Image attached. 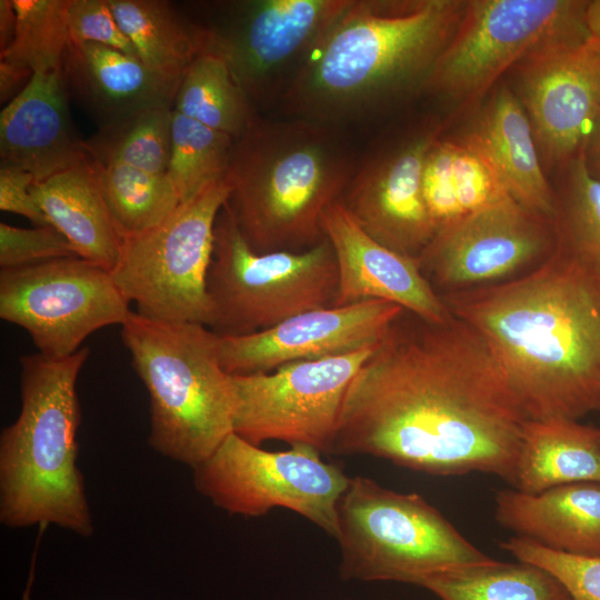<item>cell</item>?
Segmentation results:
<instances>
[{
  "mask_svg": "<svg viewBox=\"0 0 600 600\" xmlns=\"http://www.w3.org/2000/svg\"><path fill=\"white\" fill-rule=\"evenodd\" d=\"M16 31L0 61L34 73L61 70L70 44L67 22L69 0H13Z\"/></svg>",
  "mask_w": 600,
  "mask_h": 600,
  "instance_id": "d6a6232c",
  "label": "cell"
},
{
  "mask_svg": "<svg viewBox=\"0 0 600 600\" xmlns=\"http://www.w3.org/2000/svg\"><path fill=\"white\" fill-rule=\"evenodd\" d=\"M61 71L69 96L100 127L146 109L173 108L181 82L151 70L138 58L93 42L70 43Z\"/></svg>",
  "mask_w": 600,
  "mask_h": 600,
  "instance_id": "44dd1931",
  "label": "cell"
},
{
  "mask_svg": "<svg viewBox=\"0 0 600 600\" xmlns=\"http://www.w3.org/2000/svg\"><path fill=\"white\" fill-rule=\"evenodd\" d=\"M339 574L344 581L419 586L438 573L482 564L487 556L418 493L356 476L338 503Z\"/></svg>",
  "mask_w": 600,
  "mask_h": 600,
  "instance_id": "52a82bcc",
  "label": "cell"
},
{
  "mask_svg": "<svg viewBox=\"0 0 600 600\" xmlns=\"http://www.w3.org/2000/svg\"><path fill=\"white\" fill-rule=\"evenodd\" d=\"M452 173L464 216L511 198L486 153L466 136L452 139Z\"/></svg>",
  "mask_w": 600,
  "mask_h": 600,
  "instance_id": "e575fe53",
  "label": "cell"
},
{
  "mask_svg": "<svg viewBox=\"0 0 600 600\" xmlns=\"http://www.w3.org/2000/svg\"><path fill=\"white\" fill-rule=\"evenodd\" d=\"M48 219L76 254L108 270L117 264L123 238L106 204L87 160L31 187Z\"/></svg>",
  "mask_w": 600,
  "mask_h": 600,
  "instance_id": "cb8c5ba5",
  "label": "cell"
},
{
  "mask_svg": "<svg viewBox=\"0 0 600 600\" xmlns=\"http://www.w3.org/2000/svg\"><path fill=\"white\" fill-rule=\"evenodd\" d=\"M349 0L219 3L193 22L200 50L220 56L256 110L279 102L306 57Z\"/></svg>",
  "mask_w": 600,
  "mask_h": 600,
  "instance_id": "7c38bea8",
  "label": "cell"
},
{
  "mask_svg": "<svg viewBox=\"0 0 600 600\" xmlns=\"http://www.w3.org/2000/svg\"><path fill=\"white\" fill-rule=\"evenodd\" d=\"M132 310L110 270L80 257L1 269L0 318L23 328L38 352L66 358Z\"/></svg>",
  "mask_w": 600,
  "mask_h": 600,
  "instance_id": "4fadbf2b",
  "label": "cell"
},
{
  "mask_svg": "<svg viewBox=\"0 0 600 600\" xmlns=\"http://www.w3.org/2000/svg\"><path fill=\"white\" fill-rule=\"evenodd\" d=\"M173 110L234 139L259 116L226 61L207 50H200L186 70Z\"/></svg>",
  "mask_w": 600,
  "mask_h": 600,
  "instance_id": "4316f807",
  "label": "cell"
},
{
  "mask_svg": "<svg viewBox=\"0 0 600 600\" xmlns=\"http://www.w3.org/2000/svg\"><path fill=\"white\" fill-rule=\"evenodd\" d=\"M173 112L172 107H156L100 127L83 142L88 158L166 174L171 156Z\"/></svg>",
  "mask_w": 600,
  "mask_h": 600,
  "instance_id": "f546056e",
  "label": "cell"
},
{
  "mask_svg": "<svg viewBox=\"0 0 600 600\" xmlns=\"http://www.w3.org/2000/svg\"><path fill=\"white\" fill-rule=\"evenodd\" d=\"M87 163L123 239L158 226L180 204L167 173L153 174L89 158Z\"/></svg>",
  "mask_w": 600,
  "mask_h": 600,
  "instance_id": "f1b7e54d",
  "label": "cell"
},
{
  "mask_svg": "<svg viewBox=\"0 0 600 600\" xmlns=\"http://www.w3.org/2000/svg\"><path fill=\"white\" fill-rule=\"evenodd\" d=\"M89 354L82 347L66 358L37 352L20 359V412L0 436V521L7 527L93 533L77 466V380Z\"/></svg>",
  "mask_w": 600,
  "mask_h": 600,
  "instance_id": "5b68a950",
  "label": "cell"
},
{
  "mask_svg": "<svg viewBox=\"0 0 600 600\" xmlns=\"http://www.w3.org/2000/svg\"><path fill=\"white\" fill-rule=\"evenodd\" d=\"M580 158L588 174L600 183V114L587 137Z\"/></svg>",
  "mask_w": 600,
  "mask_h": 600,
  "instance_id": "60d3db41",
  "label": "cell"
},
{
  "mask_svg": "<svg viewBox=\"0 0 600 600\" xmlns=\"http://www.w3.org/2000/svg\"><path fill=\"white\" fill-rule=\"evenodd\" d=\"M121 339L149 393V444L194 468L233 432L232 376L221 364L220 336L203 324L132 311Z\"/></svg>",
  "mask_w": 600,
  "mask_h": 600,
  "instance_id": "8992f818",
  "label": "cell"
},
{
  "mask_svg": "<svg viewBox=\"0 0 600 600\" xmlns=\"http://www.w3.org/2000/svg\"><path fill=\"white\" fill-rule=\"evenodd\" d=\"M33 73L18 64L0 61V100L6 104L29 83Z\"/></svg>",
  "mask_w": 600,
  "mask_h": 600,
  "instance_id": "ab89813d",
  "label": "cell"
},
{
  "mask_svg": "<svg viewBox=\"0 0 600 600\" xmlns=\"http://www.w3.org/2000/svg\"><path fill=\"white\" fill-rule=\"evenodd\" d=\"M33 183L30 173L0 164V209L26 217L36 226H48V219L31 192Z\"/></svg>",
  "mask_w": 600,
  "mask_h": 600,
  "instance_id": "f35d334b",
  "label": "cell"
},
{
  "mask_svg": "<svg viewBox=\"0 0 600 600\" xmlns=\"http://www.w3.org/2000/svg\"><path fill=\"white\" fill-rule=\"evenodd\" d=\"M17 16L13 0H0V52L11 43L16 31Z\"/></svg>",
  "mask_w": 600,
  "mask_h": 600,
  "instance_id": "b9f144b4",
  "label": "cell"
},
{
  "mask_svg": "<svg viewBox=\"0 0 600 600\" xmlns=\"http://www.w3.org/2000/svg\"><path fill=\"white\" fill-rule=\"evenodd\" d=\"M234 138L173 112L171 156L167 176L180 202L226 179Z\"/></svg>",
  "mask_w": 600,
  "mask_h": 600,
  "instance_id": "1f68e13d",
  "label": "cell"
},
{
  "mask_svg": "<svg viewBox=\"0 0 600 600\" xmlns=\"http://www.w3.org/2000/svg\"><path fill=\"white\" fill-rule=\"evenodd\" d=\"M376 346L232 376L233 432L258 447L279 440L330 453L346 392Z\"/></svg>",
  "mask_w": 600,
  "mask_h": 600,
  "instance_id": "5bb4252c",
  "label": "cell"
},
{
  "mask_svg": "<svg viewBox=\"0 0 600 600\" xmlns=\"http://www.w3.org/2000/svg\"><path fill=\"white\" fill-rule=\"evenodd\" d=\"M442 130V124L424 122L372 143L359 156L340 199L370 237L411 258L419 259L437 234L422 177L427 154Z\"/></svg>",
  "mask_w": 600,
  "mask_h": 600,
  "instance_id": "9a60e30c",
  "label": "cell"
},
{
  "mask_svg": "<svg viewBox=\"0 0 600 600\" xmlns=\"http://www.w3.org/2000/svg\"><path fill=\"white\" fill-rule=\"evenodd\" d=\"M522 412L483 339L452 316L403 310L353 377L330 453L514 486Z\"/></svg>",
  "mask_w": 600,
  "mask_h": 600,
  "instance_id": "6da1fadb",
  "label": "cell"
},
{
  "mask_svg": "<svg viewBox=\"0 0 600 600\" xmlns=\"http://www.w3.org/2000/svg\"><path fill=\"white\" fill-rule=\"evenodd\" d=\"M557 243L600 277V183L577 158L556 172Z\"/></svg>",
  "mask_w": 600,
  "mask_h": 600,
  "instance_id": "4dcf8cb0",
  "label": "cell"
},
{
  "mask_svg": "<svg viewBox=\"0 0 600 600\" xmlns=\"http://www.w3.org/2000/svg\"><path fill=\"white\" fill-rule=\"evenodd\" d=\"M584 21L590 38L600 42V0H588Z\"/></svg>",
  "mask_w": 600,
  "mask_h": 600,
  "instance_id": "7bdbcfd3",
  "label": "cell"
},
{
  "mask_svg": "<svg viewBox=\"0 0 600 600\" xmlns=\"http://www.w3.org/2000/svg\"><path fill=\"white\" fill-rule=\"evenodd\" d=\"M67 22L70 43L93 42L138 58L108 0H69Z\"/></svg>",
  "mask_w": 600,
  "mask_h": 600,
  "instance_id": "74e56055",
  "label": "cell"
},
{
  "mask_svg": "<svg viewBox=\"0 0 600 600\" xmlns=\"http://www.w3.org/2000/svg\"><path fill=\"white\" fill-rule=\"evenodd\" d=\"M32 581H33V569H32L31 576L29 577V581H28L27 588H26V590L23 592L22 600H30V591H31Z\"/></svg>",
  "mask_w": 600,
  "mask_h": 600,
  "instance_id": "ee69618b",
  "label": "cell"
},
{
  "mask_svg": "<svg viewBox=\"0 0 600 600\" xmlns=\"http://www.w3.org/2000/svg\"><path fill=\"white\" fill-rule=\"evenodd\" d=\"M338 267L324 238L301 252H256L226 203L214 228L207 291L219 336L263 331L300 313L333 307Z\"/></svg>",
  "mask_w": 600,
  "mask_h": 600,
  "instance_id": "ba28073f",
  "label": "cell"
},
{
  "mask_svg": "<svg viewBox=\"0 0 600 600\" xmlns=\"http://www.w3.org/2000/svg\"><path fill=\"white\" fill-rule=\"evenodd\" d=\"M359 156L344 128L301 118H256L234 140L227 201L258 253L301 252L326 237L322 216L342 198Z\"/></svg>",
  "mask_w": 600,
  "mask_h": 600,
  "instance_id": "277c9868",
  "label": "cell"
},
{
  "mask_svg": "<svg viewBox=\"0 0 600 600\" xmlns=\"http://www.w3.org/2000/svg\"><path fill=\"white\" fill-rule=\"evenodd\" d=\"M500 547L518 561L536 564L550 572L572 600H600V558L553 551L516 536L501 541Z\"/></svg>",
  "mask_w": 600,
  "mask_h": 600,
  "instance_id": "836d02e7",
  "label": "cell"
},
{
  "mask_svg": "<svg viewBox=\"0 0 600 600\" xmlns=\"http://www.w3.org/2000/svg\"><path fill=\"white\" fill-rule=\"evenodd\" d=\"M404 309L384 300L328 307L247 336H220L230 376L268 373L284 364L351 353L376 346Z\"/></svg>",
  "mask_w": 600,
  "mask_h": 600,
  "instance_id": "ac0fdd59",
  "label": "cell"
},
{
  "mask_svg": "<svg viewBox=\"0 0 600 600\" xmlns=\"http://www.w3.org/2000/svg\"><path fill=\"white\" fill-rule=\"evenodd\" d=\"M588 0H467L461 21L437 59L424 91L458 111L480 102L502 74L549 47L590 39Z\"/></svg>",
  "mask_w": 600,
  "mask_h": 600,
  "instance_id": "9c48e42d",
  "label": "cell"
},
{
  "mask_svg": "<svg viewBox=\"0 0 600 600\" xmlns=\"http://www.w3.org/2000/svg\"><path fill=\"white\" fill-rule=\"evenodd\" d=\"M453 142L441 136L431 146L424 162L422 187L437 233L464 217L456 192Z\"/></svg>",
  "mask_w": 600,
  "mask_h": 600,
  "instance_id": "8d00e7d4",
  "label": "cell"
},
{
  "mask_svg": "<svg viewBox=\"0 0 600 600\" xmlns=\"http://www.w3.org/2000/svg\"><path fill=\"white\" fill-rule=\"evenodd\" d=\"M464 0H349L279 100L282 112L339 127L423 90Z\"/></svg>",
  "mask_w": 600,
  "mask_h": 600,
  "instance_id": "3957f363",
  "label": "cell"
},
{
  "mask_svg": "<svg viewBox=\"0 0 600 600\" xmlns=\"http://www.w3.org/2000/svg\"><path fill=\"white\" fill-rule=\"evenodd\" d=\"M466 137L486 153L512 199L554 222V189L528 116L510 86L492 90Z\"/></svg>",
  "mask_w": 600,
  "mask_h": 600,
  "instance_id": "603a6c76",
  "label": "cell"
},
{
  "mask_svg": "<svg viewBox=\"0 0 600 600\" xmlns=\"http://www.w3.org/2000/svg\"><path fill=\"white\" fill-rule=\"evenodd\" d=\"M138 59L151 70L181 80L200 51L192 22L162 0H108Z\"/></svg>",
  "mask_w": 600,
  "mask_h": 600,
  "instance_id": "484cf974",
  "label": "cell"
},
{
  "mask_svg": "<svg viewBox=\"0 0 600 600\" xmlns=\"http://www.w3.org/2000/svg\"><path fill=\"white\" fill-rule=\"evenodd\" d=\"M68 97L61 70L33 74L1 110V164L30 173L36 183L87 160Z\"/></svg>",
  "mask_w": 600,
  "mask_h": 600,
  "instance_id": "ffe728a7",
  "label": "cell"
},
{
  "mask_svg": "<svg viewBox=\"0 0 600 600\" xmlns=\"http://www.w3.org/2000/svg\"><path fill=\"white\" fill-rule=\"evenodd\" d=\"M322 228L338 267L333 307L384 300L431 322H444L451 317L446 302L424 277L419 259L379 243L340 201L324 211Z\"/></svg>",
  "mask_w": 600,
  "mask_h": 600,
  "instance_id": "d6986e66",
  "label": "cell"
},
{
  "mask_svg": "<svg viewBox=\"0 0 600 600\" xmlns=\"http://www.w3.org/2000/svg\"><path fill=\"white\" fill-rule=\"evenodd\" d=\"M556 241L552 220L507 198L440 230L419 263L434 290L446 294L502 282L541 263Z\"/></svg>",
  "mask_w": 600,
  "mask_h": 600,
  "instance_id": "2e32d148",
  "label": "cell"
},
{
  "mask_svg": "<svg viewBox=\"0 0 600 600\" xmlns=\"http://www.w3.org/2000/svg\"><path fill=\"white\" fill-rule=\"evenodd\" d=\"M78 257L68 239L54 227L19 228L0 223V267L18 268L48 260Z\"/></svg>",
  "mask_w": 600,
  "mask_h": 600,
  "instance_id": "d590c367",
  "label": "cell"
},
{
  "mask_svg": "<svg viewBox=\"0 0 600 600\" xmlns=\"http://www.w3.org/2000/svg\"><path fill=\"white\" fill-rule=\"evenodd\" d=\"M419 587L439 600H572L554 576L523 561L493 559L431 576Z\"/></svg>",
  "mask_w": 600,
  "mask_h": 600,
  "instance_id": "83f0119b",
  "label": "cell"
},
{
  "mask_svg": "<svg viewBox=\"0 0 600 600\" xmlns=\"http://www.w3.org/2000/svg\"><path fill=\"white\" fill-rule=\"evenodd\" d=\"M548 176L580 157L600 114V42L538 51L510 70Z\"/></svg>",
  "mask_w": 600,
  "mask_h": 600,
  "instance_id": "e0dca14e",
  "label": "cell"
},
{
  "mask_svg": "<svg viewBox=\"0 0 600 600\" xmlns=\"http://www.w3.org/2000/svg\"><path fill=\"white\" fill-rule=\"evenodd\" d=\"M600 482V428L579 420H527L512 488L530 494L553 487Z\"/></svg>",
  "mask_w": 600,
  "mask_h": 600,
  "instance_id": "d4e9b609",
  "label": "cell"
},
{
  "mask_svg": "<svg viewBox=\"0 0 600 600\" xmlns=\"http://www.w3.org/2000/svg\"><path fill=\"white\" fill-rule=\"evenodd\" d=\"M441 298L483 339L528 420L600 411V277L557 241L521 277Z\"/></svg>",
  "mask_w": 600,
  "mask_h": 600,
  "instance_id": "7a4b0ae2",
  "label": "cell"
},
{
  "mask_svg": "<svg viewBox=\"0 0 600 600\" xmlns=\"http://www.w3.org/2000/svg\"><path fill=\"white\" fill-rule=\"evenodd\" d=\"M226 179L210 183L180 202L158 226L123 239L111 276L137 313L167 322L209 328L212 318L207 291L214 228L227 203Z\"/></svg>",
  "mask_w": 600,
  "mask_h": 600,
  "instance_id": "30bf717a",
  "label": "cell"
},
{
  "mask_svg": "<svg viewBox=\"0 0 600 600\" xmlns=\"http://www.w3.org/2000/svg\"><path fill=\"white\" fill-rule=\"evenodd\" d=\"M494 517L503 528L567 554L600 558V482L583 481L530 494L498 491Z\"/></svg>",
  "mask_w": 600,
  "mask_h": 600,
  "instance_id": "7402d4cb",
  "label": "cell"
},
{
  "mask_svg": "<svg viewBox=\"0 0 600 600\" xmlns=\"http://www.w3.org/2000/svg\"><path fill=\"white\" fill-rule=\"evenodd\" d=\"M308 446L268 451L234 432L193 469L196 489L230 514L291 510L337 539L338 503L350 478Z\"/></svg>",
  "mask_w": 600,
  "mask_h": 600,
  "instance_id": "8fae6325",
  "label": "cell"
}]
</instances>
